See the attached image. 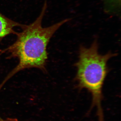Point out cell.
<instances>
[{
    "instance_id": "1",
    "label": "cell",
    "mask_w": 121,
    "mask_h": 121,
    "mask_svg": "<svg viewBox=\"0 0 121 121\" xmlns=\"http://www.w3.org/2000/svg\"><path fill=\"white\" fill-rule=\"evenodd\" d=\"M47 5L45 1L41 13L35 20L29 25H23L21 28L22 31L16 34V41L8 48L0 50V55L6 53L9 55V58H16L19 60L16 66L0 85V89L13 76L24 69L36 68L46 71L48 44L58 29L71 19L67 18L49 27H43L42 21Z\"/></svg>"
},
{
    "instance_id": "2",
    "label": "cell",
    "mask_w": 121,
    "mask_h": 121,
    "mask_svg": "<svg viewBox=\"0 0 121 121\" xmlns=\"http://www.w3.org/2000/svg\"><path fill=\"white\" fill-rule=\"evenodd\" d=\"M97 41L95 40L89 48L80 47L79 59L75 66L77 71L75 77L79 89H86L92 97L91 108H97L99 121H104L101 106L102 89L109 71L107 63L117 54L109 52L99 54Z\"/></svg>"
},
{
    "instance_id": "3",
    "label": "cell",
    "mask_w": 121,
    "mask_h": 121,
    "mask_svg": "<svg viewBox=\"0 0 121 121\" xmlns=\"http://www.w3.org/2000/svg\"><path fill=\"white\" fill-rule=\"evenodd\" d=\"M23 25L6 17L0 12V41L9 35H16L17 32L14 28L16 27L21 28Z\"/></svg>"
},
{
    "instance_id": "4",
    "label": "cell",
    "mask_w": 121,
    "mask_h": 121,
    "mask_svg": "<svg viewBox=\"0 0 121 121\" xmlns=\"http://www.w3.org/2000/svg\"><path fill=\"white\" fill-rule=\"evenodd\" d=\"M0 121H18L17 119L16 118H7L5 119H2L0 120Z\"/></svg>"
},
{
    "instance_id": "5",
    "label": "cell",
    "mask_w": 121,
    "mask_h": 121,
    "mask_svg": "<svg viewBox=\"0 0 121 121\" xmlns=\"http://www.w3.org/2000/svg\"><path fill=\"white\" fill-rule=\"evenodd\" d=\"M116 0L117 1H121V0Z\"/></svg>"
},
{
    "instance_id": "6",
    "label": "cell",
    "mask_w": 121,
    "mask_h": 121,
    "mask_svg": "<svg viewBox=\"0 0 121 121\" xmlns=\"http://www.w3.org/2000/svg\"><path fill=\"white\" fill-rule=\"evenodd\" d=\"M1 119V118H0V120Z\"/></svg>"
}]
</instances>
